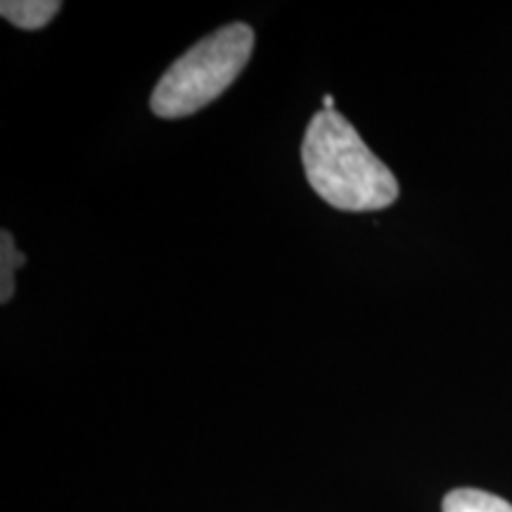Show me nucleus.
<instances>
[{
  "label": "nucleus",
  "instance_id": "f257e3e1",
  "mask_svg": "<svg viewBox=\"0 0 512 512\" xmlns=\"http://www.w3.org/2000/svg\"><path fill=\"white\" fill-rule=\"evenodd\" d=\"M306 181L330 207L377 211L392 207L399 183L339 112H318L302 143Z\"/></svg>",
  "mask_w": 512,
  "mask_h": 512
},
{
  "label": "nucleus",
  "instance_id": "f03ea898",
  "mask_svg": "<svg viewBox=\"0 0 512 512\" xmlns=\"http://www.w3.org/2000/svg\"><path fill=\"white\" fill-rule=\"evenodd\" d=\"M254 50L249 24H228L166 69L152 91L150 107L162 119H183L200 112L233 86Z\"/></svg>",
  "mask_w": 512,
  "mask_h": 512
},
{
  "label": "nucleus",
  "instance_id": "7ed1b4c3",
  "mask_svg": "<svg viewBox=\"0 0 512 512\" xmlns=\"http://www.w3.org/2000/svg\"><path fill=\"white\" fill-rule=\"evenodd\" d=\"M62 10L57 0H3L0 15L19 29H43Z\"/></svg>",
  "mask_w": 512,
  "mask_h": 512
},
{
  "label": "nucleus",
  "instance_id": "20e7f679",
  "mask_svg": "<svg viewBox=\"0 0 512 512\" xmlns=\"http://www.w3.org/2000/svg\"><path fill=\"white\" fill-rule=\"evenodd\" d=\"M444 512H512V505L489 491L456 489L444 498Z\"/></svg>",
  "mask_w": 512,
  "mask_h": 512
},
{
  "label": "nucleus",
  "instance_id": "39448f33",
  "mask_svg": "<svg viewBox=\"0 0 512 512\" xmlns=\"http://www.w3.org/2000/svg\"><path fill=\"white\" fill-rule=\"evenodd\" d=\"M24 264H27V256L15 247V238L8 230H3V240H0V302L3 304H8L15 294V271Z\"/></svg>",
  "mask_w": 512,
  "mask_h": 512
},
{
  "label": "nucleus",
  "instance_id": "423d86ee",
  "mask_svg": "<svg viewBox=\"0 0 512 512\" xmlns=\"http://www.w3.org/2000/svg\"><path fill=\"white\" fill-rule=\"evenodd\" d=\"M323 107H325V110H328V112L335 110V98H332V95H325V98H323Z\"/></svg>",
  "mask_w": 512,
  "mask_h": 512
}]
</instances>
